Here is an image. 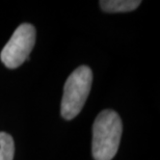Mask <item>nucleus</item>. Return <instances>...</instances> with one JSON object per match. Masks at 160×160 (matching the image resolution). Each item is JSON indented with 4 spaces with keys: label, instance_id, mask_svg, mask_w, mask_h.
I'll use <instances>...</instances> for the list:
<instances>
[{
    "label": "nucleus",
    "instance_id": "1",
    "mask_svg": "<svg viewBox=\"0 0 160 160\" xmlns=\"http://www.w3.org/2000/svg\"><path fill=\"white\" fill-rule=\"evenodd\" d=\"M123 132L120 116L114 110H102L92 125V153L95 160H111L117 155Z\"/></svg>",
    "mask_w": 160,
    "mask_h": 160
},
{
    "label": "nucleus",
    "instance_id": "2",
    "mask_svg": "<svg viewBox=\"0 0 160 160\" xmlns=\"http://www.w3.org/2000/svg\"><path fill=\"white\" fill-rule=\"evenodd\" d=\"M92 82V72L88 66H80L71 73L63 86L60 105V113L65 120H73L79 114L88 100Z\"/></svg>",
    "mask_w": 160,
    "mask_h": 160
},
{
    "label": "nucleus",
    "instance_id": "3",
    "mask_svg": "<svg viewBox=\"0 0 160 160\" xmlns=\"http://www.w3.org/2000/svg\"><path fill=\"white\" fill-rule=\"evenodd\" d=\"M37 30L30 23H23L14 31L0 53L2 63L8 69H17L29 59L36 44Z\"/></svg>",
    "mask_w": 160,
    "mask_h": 160
},
{
    "label": "nucleus",
    "instance_id": "4",
    "mask_svg": "<svg viewBox=\"0 0 160 160\" xmlns=\"http://www.w3.org/2000/svg\"><path fill=\"white\" fill-rule=\"evenodd\" d=\"M102 11L106 12H126L136 9L142 4L140 0H101Z\"/></svg>",
    "mask_w": 160,
    "mask_h": 160
},
{
    "label": "nucleus",
    "instance_id": "5",
    "mask_svg": "<svg viewBox=\"0 0 160 160\" xmlns=\"http://www.w3.org/2000/svg\"><path fill=\"white\" fill-rule=\"evenodd\" d=\"M15 143L6 132H0V160H14Z\"/></svg>",
    "mask_w": 160,
    "mask_h": 160
}]
</instances>
